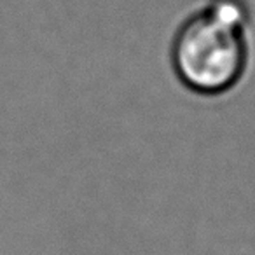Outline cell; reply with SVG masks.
<instances>
[{
	"label": "cell",
	"mask_w": 255,
	"mask_h": 255,
	"mask_svg": "<svg viewBox=\"0 0 255 255\" xmlns=\"http://www.w3.org/2000/svg\"><path fill=\"white\" fill-rule=\"evenodd\" d=\"M247 0H206L178 25L170 46L173 74L187 91L222 96L245 79L252 60Z\"/></svg>",
	"instance_id": "6da1fadb"
}]
</instances>
